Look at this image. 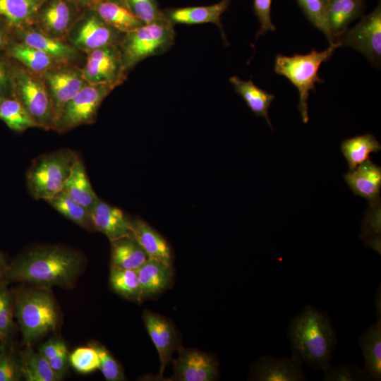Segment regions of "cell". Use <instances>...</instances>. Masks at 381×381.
<instances>
[{
  "label": "cell",
  "instance_id": "484cf974",
  "mask_svg": "<svg viewBox=\"0 0 381 381\" xmlns=\"http://www.w3.org/2000/svg\"><path fill=\"white\" fill-rule=\"evenodd\" d=\"M229 80L236 92L243 99L253 114L256 116L263 117L272 131L268 110L275 98L274 95L257 86L252 80H243L237 76H232Z\"/></svg>",
  "mask_w": 381,
  "mask_h": 381
},
{
  "label": "cell",
  "instance_id": "60d3db41",
  "mask_svg": "<svg viewBox=\"0 0 381 381\" xmlns=\"http://www.w3.org/2000/svg\"><path fill=\"white\" fill-rule=\"evenodd\" d=\"M323 381H363L367 380L363 369L354 363L339 365L331 364L322 370Z\"/></svg>",
  "mask_w": 381,
  "mask_h": 381
},
{
  "label": "cell",
  "instance_id": "d6986e66",
  "mask_svg": "<svg viewBox=\"0 0 381 381\" xmlns=\"http://www.w3.org/2000/svg\"><path fill=\"white\" fill-rule=\"evenodd\" d=\"M344 179L357 196L374 204L379 198L381 189V168L368 160L344 174Z\"/></svg>",
  "mask_w": 381,
  "mask_h": 381
},
{
  "label": "cell",
  "instance_id": "8992f818",
  "mask_svg": "<svg viewBox=\"0 0 381 381\" xmlns=\"http://www.w3.org/2000/svg\"><path fill=\"white\" fill-rule=\"evenodd\" d=\"M174 25L167 19L124 33L119 47L128 73L143 59L167 52L174 42Z\"/></svg>",
  "mask_w": 381,
  "mask_h": 381
},
{
  "label": "cell",
  "instance_id": "5b68a950",
  "mask_svg": "<svg viewBox=\"0 0 381 381\" xmlns=\"http://www.w3.org/2000/svg\"><path fill=\"white\" fill-rule=\"evenodd\" d=\"M78 156L69 148H61L36 157L26 173L30 195L46 201L61 191Z\"/></svg>",
  "mask_w": 381,
  "mask_h": 381
},
{
  "label": "cell",
  "instance_id": "ba28073f",
  "mask_svg": "<svg viewBox=\"0 0 381 381\" xmlns=\"http://www.w3.org/2000/svg\"><path fill=\"white\" fill-rule=\"evenodd\" d=\"M113 90L107 85L87 83L65 105L54 130L62 133L82 125L93 123L102 102Z\"/></svg>",
  "mask_w": 381,
  "mask_h": 381
},
{
  "label": "cell",
  "instance_id": "2e32d148",
  "mask_svg": "<svg viewBox=\"0 0 381 381\" xmlns=\"http://www.w3.org/2000/svg\"><path fill=\"white\" fill-rule=\"evenodd\" d=\"M17 30L21 42L38 49L61 63L75 65L81 59L82 52L68 42L51 37L34 25Z\"/></svg>",
  "mask_w": 381,
  "mask_h": 381
},
{
  "label": "cell",
  "instance_id": "836d02e7",
  "mask_svg": "<svg viewBox=\"0 0 381 381\" xmlns=\"http://www.w3.org/2000/svg\"><path fill=\"white\" fill-rule=\"evenodd\" d=\"M0 119L10 129L17 132H23L30 128H38L27 110L13 96L0 97Z\"/></svg>",
  "mask_w": 381,
  "mask_h": 381
},
{
  "label": "cell",
  "instance_id": "7c38bea8",
  "mask_svg": "<svg viewBox=\"0 0 381 381\" xmlns=\"http://www.w3.org/2000/svg\"><path fill=\"white\" fill-rule=\"evenodd\" d=\"M40 75L50 97L56 122L67 102L87 83L82 68L71 64L57 65Z\"/></svg>",
  "mask_w": 381,
  "mask_h": 381
},
{
  "label": "cell",
  "instance_id": "7a4b0ae2",
  "mask_svg": "<svg viewBox=\"0 0 381 381\" xmlns=\"http://www.w3.org/2000/svg\"><path fill=\"white\" fill-rule=\"evenodd\" d=\"M287 335L292 357L302 365L323 370L331 364L337 334L329 315L310 305L291 320Z\"/></svg>",
  "mask_w": 381,
  "mask_h": 381
},
{
  "label": "cell",
  "instance_id": "ac0fdd59",
  "mask_svg": "<svg viewBox=\"0 0 381 381\" xmlns=\"http://www.w3.org/2000/svg\"><path fill=\"white\" fill-rule=\"evenodd\" d=\"M90 214L95 229L106 235L110 241L132 236L129 219L122 210L99 198L90 210Z\"/></svg>",
  "mask_w": 381,
  "mask_h": 381
},
{
  "label": "cell",
  "instance_id": "b9f144b4",
  "mask_svg": "<svg viewBox=\"0 0 381 381\" xmlns=\"http://www.w3.org/2000/svg\"><path fill=\"white\" fill-rule=\"evenodd\" d=\"M132 12L144 24L167 20L157 0H125Z\"/></svg>",
  "mask_w": 381,
  "mask_h": 381
},
{
  "label": "cell",
  "instance_id": "f35d334b",
  "mask_svg": "<svg viewBox=\"0 0 381 381\" xmlns=\"http://www.w3.org/2000/svg\"><path fill=\"white\" fill-rule=\"evenodd\" d=\"M69 364L78 373H90L99 368L97 351L90 345L75 349L68 355Z\"/></svg>",
  "mask_w": 381,
  "mask_h": 381
},
{
  "label": "cell",
  "instance_id": "30bf717a",
  "mask_svg": "<svg viewBox=\"0 0 381 381\" xmlns=\"http://www.w3.org/2000/svg\"><path fill=\"white\" fill-rule=\"evenodd\" d=\"M352 47L363 54L373 65L381 61V4L353 28L337 37L334 42Z\"/></svg>",
  "mask_w": 381,
  "mask_h": 381
},
{
  "label": "cell",
  "instance_id": "e0dca14e",
  "mask_svg": "<svg viewBox=\"0 0 381 381\" xmlns=\"http://www.w3.org/2000/svg\"><path fill=\"white\" fill-rule=\"evenodd\" d=\"M145 328L155 344L160 360V375L178 349V338L173 324L165 318L145 310L143 313Z\"/></svg>",
  "mask_w": 381,
  "mask_h": 381
},
{
  "label": "cell",
  "instance_id": "681fc988",
  "mask_svg": "<svg viewBox=\"0 0 381 381\" xmlns=\"http://www.w3.org/2000/svg\"><path fill=\"white\" fill-rule=\"evenodd\" d=\"M8 43V37L6 31L0 25V50L3 49Z\"/></svg>",
  "mask_w": 381,
  "mask_h": 381
},
{
  "label": "cell",
  "instance_id": "816d5d0a",
  "mask_svg": "<svg viewBox=\"0 0 381 381\" xmlns=\"http://www.w3.org/2000/svg\"><path fill=\"white\" fill-rule=\"evenodd\" d=\"M78 5L81 8H86L93 0H68Z\"/></svg>",
  "mask_w": 381,
  "mask_h": 381
},
{
  "label": "cell",
  "instance_id": "7dc6e473",
  "mask_svg": "<svg viewBox=\"0 0 381 381\" xmlns=\"http://www.w3.org/2000/svg\"><path fill=\"white\" fill-rule=\"evenodd\" d=\"M380 234H361V238L366 246L373 249L380 255Z\"/></svg>",
  "mask_w": 381,
  "mask_h": 381
},
{
  "label": "cell",
  "instance_id": "ee69618b",
  "mask_svg": "<svg viewBox=\"0 0 381 381\" xmlns=\"http://www.w3.org/2000/svg\"><path fill=\"white\" fill-rule=\"evenodd\" d=\"M48 362L53 371L61 378L69 363L66 346L60 349Z\"/></svg>",
  "mask_w": 381,
  "mask_h": 381
},
{
  "label": "cell",
  "instance_id": "f6af8a7d",
  "mask_svg": "<svg viewBox=\"0 0 381 381\" xmlns=\"http://www.w3.org/2000/svg\"><path fill=\"white\" fill-rule=\"evenodd\" d=\"M65 346L66 344L62 340L56 338H52L41 345L39 349V353L49 361Z\"/></svg>",
  "mask_w": 381,
  "mask_h": 381
},
{
  "label": "cell",
  "instance_id": "e575fe53",
  "mask_svg": "<svg viewBox=\"0 0 381 381\" xmlns=\"http://www.w3.org/2000/svg\"><path fill=\"white\" fill-rule=\"evenodd\" d=\"M109 284L119 294L128 300L140 303L141 288L137 272L134 270L111 266Z\"/></svg>",
  "mask_w": 381,
  "mask_h": 381
},
{
  "label": "cell",
  "instance_id": "9a60e30c",
  "mask_svg": "<svg viewBox=\"0 0 381 381\" xmlns=\"http://www.w3.org/2000/svg\"><path fill=\"white\" fill-rule=\"evenodd\" d=\"M302 366L292 356L278 358L273 356H264L250 365L249 380L255 381L307 380Z\"/></svg>",
  "mask_w": 381,
  "mask_h": 381
},
{
  "label": "cell",
  "instance_id": "83f0119b",
  "mask_svg": "<svg viewBox=\"0 0 381 381\" xmlns=\"http://www.w3.org/2000/svg\"><path fill=\"white\" fill-rule=\"evenodd\" d=\"M110 242L112 265L135 270L149 258L133 236Z\"/></svg>",
  "mask_w": 381,
  "mask_h": 381
},
{
  "label": "cell",
  "instance_id": "44dd1931",
  "mask_svg": "<svg viewBox=\"0 0 381 381\" xmlns=\"http://www.w3.org/2000/svg\"><path fill=\"white\" fill-rule=\"evenodd\" d=\"M87 8L95 11L107 24L123 34L144 25L125 0H93Z\"/></svg>",
  "mask_w": 381,
  "mask_h": 381
},
{
  "label": "cell",
  "instance_id": "7bdbcfd3",
  "mask_svg": "<svg viewBox=\"0 0 381 381\" xmlns=\"http://www.w3.org/2000/svg\"><path fill=\"white\" fill-rule=\"evenodd\" d=\"M271 6L272 0H253V11L260 25L257 38L268 31L276 30L272 21Z\"/></svg>",
  "mask_w": 381,
  "mask_h": 381
},
{
  "label": "cell",
  "instance_id": "9c48e42d",
  "mask_svg": "<svg viewBox=\"0 0 381 381\" xmlns=\"http://www.w3.org/2000/svg\"><path fill=\"white\" fill-rule=\"evenodd\" d=\"M123 33L107 24L95 11L86 8L67 35L68 42L85 54L104 47L119 44Z\"/></svg>",
  "mask_w": 381,
  "mask_h": 381
},
{
  "label": "cell",
  "instance_id": "74e56055",
  "mask_svg": "<svg viewBox=\"0 0 381 381\" xmlns=\"http://www.w3.org/2000/svg\"><path fill=\"white\" fill-rule=\"evenodd\" d=\"M22 378L19 357H16L8 339L0 342V381H18Z\"/></svg>",
  "mask_w": 381,
  "mask_h": 381
},
{
  "label": "cell",
  "instance_id": "1f68e13d",
  "mask_svg": "<svg viewBox=\"0 0 381 381\" xmlns=\"http://www.w3.org/2000/svg\"><path fill=\"white\" fill-rule=\"evenodd\" d=\"M22 378L26 381H56L61 378L40 353L27 346L19 356Z\"/></svg>",
  "mask_w": 381,
  "mask_h": 381
},
{
  "label": "cell",
  "instance_id": "f1b7e54d",
  "mask_svg": "<svg viewBox=\"0 0 381 381\" xmlns=\"http://www.w3.org/2000/svg\"><path fill=\"white\" fill-rule=\"evenodd\" d=\"M349 170L370 159L372 153H377L381 145L372 134H363L345 139L340 146Z\"/></svg>",
  "mask_w": 381,
  "mask_h": 381
},
{
  "label": "cell",
  "instance_id": "4dcf8cb0",
  "mask_svg": "<svg viewBox=\"0 0 381 381\" xmlns=\"http://www.w3.org/2000/svg\"><path fill=\"white\" fill-rule=\"evenodd\" d=\"M45 0H0V16L16 30L33 25L37 11Z\"/></svg>",
  "mask_w": 381,
  "mask_h": 381
},
{
  "label": "cell",
  "instance_id": "6da1fadb",
  "mask_svg": "<svg viewBox=\"0 0 381 381\" xmlns=\"http://www.w3.org/2000/svg\"><path fill=\"white\" fill-rule=\"evenodd\" d=\"M81 255L61 246H42L30 250L8 265L3 277L40 287L69 286L81 271Z\"/></svg>",
  "mask_w": 381,
  "mask_h": 381
},
{
  "label": "cell",
  "instance_id": "d590c367",
  "mask_svg": "<svg viewBox=\"0 0 381 381\" xmlns=\"http://www.w3.org/2000/svg\"><path fill=\"white\" fill-rule=\"evenodd\" d=\"M307 19L334 43L327 23V0H296Z\"/></svg>",
  "mask_w": 381,
  "mask_h": 381
},
{
  "label": "cell",
  "instance_id": "f546056e",
  "mask_svg": "<svg viewBox=\"0 0 381 381\" xmlns=\"http://www.w3.org/2000/svg\"><path fill=\"white\" fill-rule=\"evenodd\" d=\"M8 54L22 64L28 70L39 75H42L52 67L63 64L21 41L11 44L8 48Z\"/></svg>",
  "mask_w": 381,
  "mask_h": 381
},
{
  "label": "cell",
  "instance_id": "7402d4cb",
  "mask_svg": "<svg viewBox=\"0 0 381 381\" xmlns=\"http://www.w3.org/2000/svg\"><path fill=\"white\" fill-rule=\"evenodd\" d=\"M133 237L150 259L171 266V252L165 239L140 218L129 219Z\"/></svg>",
  "mask_w": 381,
  "mask_h": 381
},
{
  "label": "cell",
  "instance_id": "4316f807",
  "mask_svg": "<svg viewBox=\"0 0 381 381\" xmlns=\"http://www.w3.org/2000/svg\"><path fill=\"white\" fill-rule=\"evenodd\" d=\"M62 190L74 201L90 211L97 202L99 197L90 184L85 167L80 156L75 162Z\"/></svg>",
  "mask_w": 381,
  "mask_h": 381
},
{
  "label": "cell",
  "instance_id": "ffe728a7",
  "mask_svg": "<svg viewBox=\"0 0 381 381\" xmlns=\"http://www.w3.org/2000/svg\"><path fill=\"white\" fill-rule=\"evenodd\" d=\"M230 1L221 0L219 3L210 6L169 8L163 11L167 19L173 25L179 23L186 25L214 23L219 28L222 37L226 41L221 16L227 10Z\"/></svg>",
  "mask_w": 381,
  "mask_h": 381
},
{
  "label": "cell",
  "instance_id": "52a82bcc",
  "mask_svg": "<svg viewBox=\"0 0 381 381\" xmlns=\"http://www.w3.org/2000/svg\"><path fill=\"white\" fill-rule=\"evenodd\" d=\"M11 75L13 96L22 104L38 128L54 130V114L42 76L25 67L11 69Z\"/></svg>",
  "mask_w": 381,
  "mask_h": 381
},
{
  "label": "cell",
  "instance_id": "f907efd6",
  "mask_svg": "<svg viewBox=\"0 0 381 381\" xmlns=\"http://www.w3.org/2000/svg\"><path fill=\"white\" fill-rule=\"evenodd\" d=\"M8 266V264L6 262V260L5 259V257L2 254L1 252H0V278L3 277V274Z\"/></svg>",
  "mask_w": 381,
  "mask_h": 381
},
{
  "label": "cell",
  "instance_id": "8fae6325",
  "mask_svg": "<svg viewBox=\"0 0 381 381\" xmlns=\"http://www.w3.org/2000/svg\"><path fill=\"white\" fill-rule=\"evenodd\" d=\"M86 54V62L82 71L87 83L107 85L114 89L126 79L128 73L123 66L119 44L99 48Z\"/></svg>",
  "mask_w": 381,
  "mask_h": 381
},
{
  "label": "cell",
  "instance_id": "cb8c5ba5",
  "mask_svg": "<svg viewBox=\"0 0 381 381\" xmlns=\"http://www.w3.org/2000/svg\"><path fill=\"white\" fill-rule=\"evenodd\" d=\"M364 0H327V23L333 42L351 22L363 16Z\"/></svg>",
  "mask_w": 381,
  "mask_h": 381
},
{
  "label": "cell",
  "instance_id": "3957f363",
  "mask_svg": "<svg viewBox=\"0 0 381 381\" xmlns=\"http://www.w3.org/2000/svg\"><path fill=\"white\" fill-rule=\"evenodd\" d=\"M341 47L339 42L329 44L322 51L315 49L306 54H295L293 56L277 54L274 62V72L287 78L298 90V105L304 123L308 121V99L310 91L315 92V83H324L318 75L320 65L328 61L334 51Z\"/></svg>",
  "mask_w": 381,
  "mask_h": 381
},
{
  "label": "cell",
  "instance_id": "603a6c76",
  "mask_svg": "<svg viewBox=\"0 0 381 381\" xmlns=\"http://www.w3.org/2000/svg\"><path fill=\"white\" fill-rule=\"evenodd\" d=\"M365 360L363 371L367 380H381V318L371 324L358 338Z\"/></svg>",
  "mask_w": 381,
  "mask_h": 381
},
{
  "label": "cell",
  "instance_id": "f5cc1de1",
  "mask_svg": "<svg viewBox=\"0 0 381 381\" xmlns=\"http://www.w3.org/2000/svg\"><path fill=\"white\" fill-rule=\"evenodd\" d=\"M0 342H1V340H0Z\"/></svg>",
  "mask_w": 381,
  "mask_h": 381
},
{
  "label": "cell",
  "instance_id": "8d00e7d4",
  "mask_svg": "<svg viewBox=\"0 0 381 381\" xmlns=\"http://www.w3.org/2000/svg\"><path fill=\"white\" fill-rule=\"evenodd\" d=\"M5 281L0 282V340L9 339L14 329L13 296Z\"/></svg>",
  "mask_w": 381,
  "mask_h": 381
},
{
  "label": "cell",
  "instance_id": "d6a6232c",
  "mask_svg": "<svg viewBox=\"0 0 381 381\" xmlns=\"http://www.w3.org/2000/svg\"><path fill=\"white\" fill-rule=\"evenodd\" d=\"M46 202L61 214L78 226L87 230L95 231L90 211L74 201L63 190L47 200Z\"/></svg>",
  "mask_w": 381,
  "mask_h": 381
},
{
  "label": "cell",
  "instance_id": "5bb4252c",
  "mask_svg": "<svg viewBox=\"0 0 381 381\" xmlns=\"http://www.w3.org/2000/svg\"><path fill=\"white\" fill-rule=\"evenodd\" d=\"M178 356L173 361V380L179 381H211L219 375L218 363L211 356L196 349L179 346Z\"/></svg>",
  "mask_w": 381,
  "mask_h": 381
},
{
  "label": "cell",
  "instance_id": "ab89813d",
  "mask_svg": "<svg viewBox=\"0 0 381 381\" xmlns=\"http://www.w3.org/2000/svg\"><path fill=\"white\" fill-rule=\"evenodd\" d=\"M89 345L92 346L97 352L99 360V369L106 380H126L121 367L105 346L95 341L90 343Z\"/></svg>",
  "mask_w": 381,
  "mask_h": 381
},
{
  "label": "cell",
  "instance_id": "d4e9b609",
  "mask_svg": "<svg viewBox=\"0 0 381 381\" xmlns=\"http://www.w3.org/2000/svg\"><path fill=\"white\" fill-rule=\"evenodd\" d=\"M135 271L141 288L142 299L161 293L170 284L173 276L171 266L150 258Z\"/></svg>",
  "mask_w": 381,
  "mask_h": 381
},
{
  "label": "cell",
  "instance_id": "4fadbf2b",
  "mask_svg": "<svg viewBox=\"0 0 381 381\" xmlns=\"http://www.w3.org/2000/svg\"><path fill=\"white\" fill-rule=\"evenodd\" d=\"M83 10L68 0H45L35 13L33 25L51 37L65 40Z\"/></svg>",
  "mask_w": 381,
  "mask_h": 381
},
{
  "label": "cell",
  "instance_id": "277c9868",
  "mask_svg": "<svg viewBox=\"0 0 381 381\" xmlns=\"http://www.w3.org/2000/svg\"><path fill=\"white\" fill-rule=\"evenodd\" d=\"M13 313L27 345L54 330L58 322L54 299L43 289L19 290L13 298Z\"/></svg>",
  "mask_w": 381,
  "mask_h": 381
},
{
  "label": "cell",
  "instance_id": "bcb514c9",
  "mask_svg": "<svg viewBox=\"0 0 381 381\" xmlns=\"http://www.w3.org/2000/svg\"><path fill=\"white\" fill-rule=\"evenodd\" d=\"M8 87L11 88V69L0 60V97L6 96L4 93Z\"/></svg>",
  "mask_w": 381,
  "mask_h": 381
},
{
  "label": "cell",
  "instance_id": "c3c4849f",
  "mask_svg": "<svg viewBox=\"0 0 381 381\" xmlns=\"http://www.w3.org/2000/svg\"><path fill=\"white\" fill-rule=\"evenodd\" d=\"M375 308L377 318H381V292H380V286L377 289L375 294Z\"/></svg>",
  "mask_w": 381,
  "mask_h": 381
}]
</instances>
